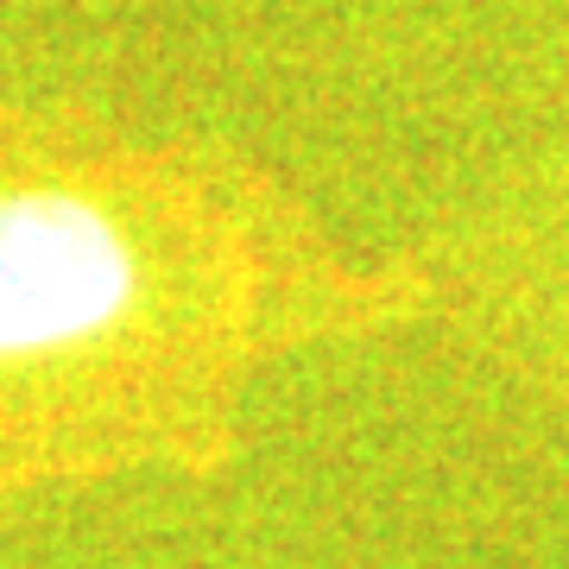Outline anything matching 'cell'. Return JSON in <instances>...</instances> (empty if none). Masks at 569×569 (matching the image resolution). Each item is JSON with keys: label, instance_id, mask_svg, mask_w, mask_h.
<instances>
[{"label": "cell", "instance_id": "6da1fadb", "mask_svg": "<svg viewBox=\"0 0 569 569\" xmlns=\"http://www.w3.org/2000/svg\"><path fill=\"white\" fill-rule=\"evenodd\" d=\"M152 266L114 203L51 178L0 183V373L82 361L127 336Z\"/></svg>", "mask_w": 569, "mask_h": 569}]
</instances>
